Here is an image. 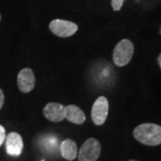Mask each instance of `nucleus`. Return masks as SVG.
I'll return each instance as SVG.
<instances>
[{"label":"nucleus","mask_w":161,"mask_h":161,"mask_svg":"<svg viewBox=\"0 0 161 161\" xmlns=\"http://www.w3.org/2000/svg\"><path fill=\"white\" fill-rule=\"evenodd\" d=\"M109 104L108 98L104 96L98 97L92 106V119L96 125H102L107 120Z\"/></svg>","instance_id":"nucleus-5"},{"label":"nucleus","mask_w":161,"mask_h":161,"mask_svg":"<svg viewBox=\"0 0 161 161\" xmlns=\"http://www.w3.org/2000/svg\"><path fill=\"white\" fill-rule=\"evenodd\" d=\"M158 63H160V62H161V53L159 54L158 58Z\"/></svg>","instance_id":"nucleus-15"},{"label":"nucleus","mask_w":161,"mask_h":161,"mask_svg":"<svg viewBox=\"0 0 161 161\" xmlns=\"http://www.w3.org/2000/svg\"><path fill=\"white\" fill-rule=\"evenodd\" d=\"M159 64H160V67H161V62H160V63H159Z\"/></svg>","instance_id":"nucleus-18"},{"label":"nucleus","mask_w":161,"mask_h":161,"mask_svg":"<svg viewBox=\"0 0 161 161\" xmlns=\"http://www.w3.org/2000/svg\"><path fill=\"white\" fill-rule=\"evenodd\" d=\"M23 149V138L18 132H12L7 134L6 137V150L8 155L18 157L22 154Z\"/></svg>","instance_id":"nucleus-7"},{"label":"nucleus","mask_w":161,"mask_h":161,"mask_svg":"<svg viewBox=\"0 0 161 161\" xmlns=\"http://www.w3.org/2000/svg\"><path fill=\"white\" fill-rule=\"evenodd\" d=\"M49 30L53 34L57 35L60 38H67L71 37L78 30L77 24L73 22H69L66 20L55 19L49 23Z\"/></svg>","instance_id":"nucleus-4"},{"label":"nucleus","mask_w":161,"mask_h":161,"mask_svg":"<svg viewBox=\"0 0 161 161\" xmlns=\"http://www.w3.org/2000/svg\"><path fill=\"white\" fill-rule=\"evenodd\" d=\"M101 153V144L97 139L90 138L80 147L78 158L79 161H96Z\"/></svg>","instance_id":"nucleus-3"},{"label":"nucleus","mask_w":161,"mask_h":161,"mask_svg":"<svg viewBox=\"0 0 161 161\" xmlns=\"http://www.w3.org/2000/svg\"><path fill=\"white\" fill-rule=\"evenodd\" d=\"M35 75L31 68H23L17 76V85L19 90L23 93L31 92L35 87Z\"/></svg>","instance_id":"nucleus-6"},{"label":"nucleus","mask_w":161,"mask_h":161,"mask_svg":"<svg viewBox=\"0 0 161 161\" xmlns=\"http://www.w3.org/2000/svg\"><path fill=\"white\" fill-rule=\"evenodd\" d=\"M4 102H5V96H4V93L2 92V90L0 89V109L2 108Z\"/></svg>","instance_id":"nucleus-14"},{"label":"nucleus","mask_w":161,"mask_h":161,"mask_svg":"<svg viewBox=\"0 0 161 161\" xmlns=\"http://www.w3.org/2000/svg\"><path fill=\"white\" fill-rule=\"evenodd\" d=\"M133 136L144 145H159L161 144V126L156 124L140 125L133 130Z\"/></svg>","instance_id":"nucleus-1"},{"label":"nucleus","mask_w":161,"mask_h":161,"mask_svg":"<svg viewBox=\"0 0 161 161\" xmlns=\"http://www.w3.org/2000/svg\"><path fill=\"white\" fill-rule=\"evenodd\" d=\"M125 0H112L111 4H112V7L115 11H119L121 7L123 6Z\"/></svg>","instance_id":"nucleus-12"},{"label":"nucleus","mask_w":161,"mask_h":161,"mask_svg":"<svg viewBox=\"0 0 161 161\" xmlns=\"http://www.w3.org/2000/svg\"><path fill=\"white\" fill-rule=\"evenodd\" d=\"M0 22H1V14H0Z\"/></svg>","instance_id":"nucleus-17"},{"label":"nucleus","mask_w":161,"mask_h":161,"mask_svg":"<svg viewBox=\"0 0 161 161\" xmlns=\"http://www.w3.org/2000/svg\"><path fill=\"white\" fill-rule=\"evenodd\" d=\"M134 52V47L131 40L124 39L115 46L113 52V61L116 66H125L131 61Z\"/></svg>","instance_id":"nucleus-2"},{"label":"nucleus","mask_w":161,"mask_h":161,"mask_svg":"<svg viewBox=\"0 0 161 161\" xmlns=\"http://www.w3.org/2000/svg\"><path fill=\"white\" fill-rule=\"evenodd\" d=\"M65 118L75 125H81L86 120L83 111L75 105H68L65 107Z\"/></svg>","instance_id":"nucleus-9"},{"label":"nucleus","mask_w":161,"mask_h":161,"mask_svg":"<svg viewBox=\"0 0 161 161\" xmlns=\"http://www.w3.org/2000/svg\"><path fill=\"white\" fill-rule=\"evenodd\" d=\"M59 150L61 156L66 160H74L77 157V145L71 139L64 140L60 144Z\"/></svg>","instance_id":"nucleus-10"},{"label":"nucleus","mask_w":161,"mask_h":161,"mask_svg":"<svg viewBox=\"0 0 161 161\" xmlns=\"http://www.w3.org/2000/svg\"><path fill=\"white\" fill-rule=\"evenodd\" d=\"M128 161H137V160H133V159H132V160H128Z\"/></svg>","instance_id":"nucleus-16"},{"label":"nucleus","mask_w":161,"mask_h":161,"mask_svg":"<svg viewBox=\"0 0 161 161\" xmlns=\"http://www.w3.org/2000/svg\"><path fill=\"white\" fill-rule=\"evenodd\" d=\"M43 114L47 119L54 123H59L65 119V107L60 103L50 102L47 104L43 109Z\"/></svg>","instance_id":"nucleus-8"},{"label":"nucleus","mask_w":161,"mask_h":161,"mask_svg":"<svg viewBox=\"0 0 161 161\" xmlns=\"http://www.w3.org/2000/svg\"><path fill=\"white\" fill-rule=\"evenodd\" d=\"M160 33H161V28H160Z\"/></svg>","instance_id":"nucleus-19"},{"label":"nucleus","mask_w":161,"mask_h":161,"mask_svg":"<svg viewBox=\"0 0 161 161\" xmlns=\"http://www.w3.org/2000/svg\"><path fill=\"white\" fill-rule=\"evenodd\" d=\"M40 145L48 153H55L60 149L58 138L54 135L44 136L40 141Z\"/></svg>","instance_id":"nucleus-11"},{"label":"nucleus","mask_w":161,"mask_h":161,"mask_svg":"<svg viewBox=\"0 0 161 161\" xmlns=\"http://www.w3.org/2000/svg\"><path fill=\"white\" fill-rule=\"evenodd\" d=\"M6 130H5V128H4L3 125H0V146L4 143V142L6 141Z\"/></svg>","instance_id":"nucleus-13"}]
</instances>
